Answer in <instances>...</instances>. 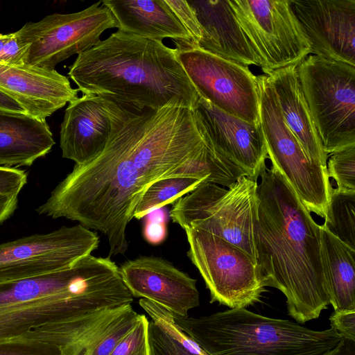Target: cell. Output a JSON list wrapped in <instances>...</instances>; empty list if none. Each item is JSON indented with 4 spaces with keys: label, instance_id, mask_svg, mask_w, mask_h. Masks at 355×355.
<instances>
[{
    "label": "cell",
    "instance_id": "31",
    "mask_svg": "<svg viewBox=\"0 0 355 355\" xmlns=\"http://www.w3.org/2000/svg\"><path fill=\"white\" fill-rule=\"evenodd\" d=\"M178 20L187 32L193 45L198 48L202 30L193 8L183 0H164Z\"/></svg>",
    "mask_w": 355,
    "mask_h": 355
},
{
    "label": "cell",
    "instance_id": "36",
    "mask_svg": "<svg viewBox=\"0 0 355 355\" xmlns=\"http://www.w3.org/2000/svg\"><path fill=\"white\" fill-rule=\"evenodd\" d=\"M0 110L26 113L21 106L14 99L0 91Z\"/></svg>",
    "mask_w": 355,
    "mask_h": 355
},
{
    "label": "cell",
    "instance_id": "22",
    "mask_svg": "<svg viewBox=\"0 0 355 355\" xmlns=\"http://www.w3.org/2000/svg\"><path fill=\"white\" fill-rule=\"evenodd\" d=\"M101 3L113 15L120 31L158 41L171 38L192 43L164 0H104Z\"/></svg>",
    "mask_w": 355,
    "mask_h": 355
},
{
    "label": "cell",
    "instance_id": "27",
    "mask_svg": "<svg viewBox=\"0 0 355 355\" xmlns=\"http://www.w3.org/2000/svg\"><path fill=\"white\" fill-rule=\"evenodd\" d=\"M140 314L126 305L105 331L80 355H110L119 341L134 327Z\"/></svg>",
    "mask_w": 355,
    "mask_h": 355
},
{
    "label": "cell",
    "instance_id": "18",
    "mask_svg": "<svg viewBox=\"0 0 355 355\" xmlns=\"http://www.w3.org/2000/svg\"><path fill=\"white\" fill-rule=\"evenodd\" d=\"M112 131V121L104 100L83 94L69 103L60 126L62 157L83 164L98 155Z\"/></svg>",
    "mask_w": 355,
    "mask_h": 355
},
{
    "label": "cell",
    "instance_id": "34",
    "mask_svg": "<svg viewBox=\"0 0 355 355\" xmlns=\"http://www.w3.org/2000/svg\"><path fill=\"white\" fill-rule=\"evenodd\" d=\"M329 321L331 327L343 338L355 342V310L334 311Z\"/></svg>",
    "mask_w": 355,
    "mask_h": 355
},
{
    "label": "cell",
    "instance_id": "33",
    "mask_svg": "<svg viewBox=\"0 0 355 355\" xmlns=\"http://www.w3.org/2000/svg\"><path fill=\"white\" fill-rule=\"evenodd\" d=\"M158 213L155 210L152 212L145 222L143 234L145 240L152 244L158 245L162 243L167 236V228L165 222L164 214L163 211Z\"/></svg>",
    "mask_w": 355,
    "mask_h": 355
},
{
    "label": "cell",
    "instance_id": "7",
    "mask_svg": "<svg viewBox=\"0 0 355 355\" xmlns=\"http://www.w3.org/2000/svg\"><path fill=\"white\" fill-rule=\"evenodd\" d=\"M297 70L324 153L355 145V66L311 55Z\"/></svg>",
    "mask_w": 355,
    "mask_h": 355
},
{
    "label": "cell",
    "instance_id": "6",
    "mask_svg": "<svg viewBox=\"0 0 355 355\" xmlns=\"http://www.w3.org/2000/svg\"><path fill=\"white\" fill-rule=\"evenodd\" d=\"M257 180L242 175L228 189L203 182L173 204L170 216L183 229L198 228L232 243L255 261Z\"/></svg>",
    "mask_w": 355,
    "mask_h": 355
},
{
    "label": "cell",
    "instance_id": "20",
    "mask_svg": "<svg viewBox=\"0 0 355 355\" xmlns=\"http://www.w3.org/2000/svg\"><path fill=\"white\" fill-rule=\"evenodd\" d=\"M297 64L267 74L275 92L283 119L298 140L308 158L327 169L324 153L299 80Z\"/></svg>",
    "mask_w": 355,
    "mask_h": 355
},
{
    "label": "cell",
    "instance_id": "21",
    "mask_svg": "<svg viewBox=\"0 0 355 355\" xmlns=\"http://www.w3.org/2000/svg\"><path fill=\"white\" fill-rule=\"evenodd\" d=\"M55 144L46 120L0 110V166H28Z\"/></svg>",
    "mask_w": 355,
    "mask_h": 355
},
{
    "label": "cell",
    "instance_id": "19",
    "mask_svg": "<svg viewBox=\"0 0 355 355\" xmlns=\"http://www.w3.org/2000/svg\"><path fill=\"white\" fill-rule=\"evenodd\" d=\"M187 2L193 8L202 30L199 49L245 67H261L229 0Z\"/></svg>",
    "mask_w": 355,
    "mask_h": 355
},
{
    "label": "cell",
    "instance_id": "23",
    "mask_svg": "<svg viewBox=\"0 0 355 355\" xmlns=\"http://www.w3.org/2000/svg\"><path fill=\"white\" fill-rule=\"evenodd\" d=\"M320 228L330 304L334 311L355 310V250Z\"/></svg>",
    "mask_w": 355,
    "mask_h": 355
},
{
    "label": "cell",
    "instance_id": "12",
    "mask_svg": "<svg viewBox=\"0 0 355 355\" xmlns=\"http://www.w3.org/2000/svg\"><path fill=\"white\" fill-rule=\"evenodd\" d=\"M174 42L178 58L200 96L229 114L260 123L257 77L248 67L196 48L191 42Z\"/></svg>",
    "mask_w": 355,
    "mask_h": 355
},
{
    "label": "cell",
    "instance_id": "8",
    "mask_svg": "<svg viewBox=\"0 0 355 355\" xmlns=\"http://www.w3.org/2000/svg\"><path fill=\"white\" fill-rule=\"evenodd\" d=\"M257 77L259 121L268 158L311 213L325 218L332 187L326 168L313 164L286 124L267 75Z\"/></svg>",
    "mask_w": 355,
    "mask_h": 355
},
{
    "label": "cell",
    "instance_id": "1",
    "mask_svg": "<svg viewBox=\"0 0 355 355\" xmlns=\"http://www.w3.org/2000/svg\"><path fill=\"white\" fill-rule=\"evenodd\" d=\"M104 101L112 121L105 147L88 162L75 164L36 211L101 232L110 258L127 251V225L153 182L191 175L220 185L227 168L185 106L172 103L157 110L140 111Z\"/></svg>",
    "mask_w": 355,
    "mask_h": 355
},
{
    "label": "cell",
    "instance_id": "10",
    "mask_svg": "<svg viewBox=\"0 0 355 355\" xmlns=\"http://www.w3.org/2000/svg\"><path fill=\"white\" fill-rule=\"evenodd\" d=\"M95 3L70 14L54 13L36 22H27L15 32L27 46L24 63L54 70L60 62L96 44L107 29L118 28L107 8Z\"/></svg>",
    "mask_w": 355,
    "mask_h": 355
},
{
    "label": "cell",
    "instance_id": "37",
    "mask_svg": "<svg viewBox=\"0 0 355 355\" xmlns=\"http://www.w3.org/2000/svg\"><path fill=\"white\" fill-rule=\"evenodd\" d=\"M13 33L8 34H1L0 33V55L3 52L5 46L8 41L12 37Z\"/></svg>",
    "mask_w": 355,
    "mask_h": 355
},
{
    "label": "cell",
    "instance_id": "29",
    "mask_svg": "<svg viewBox=\"0 0 355 355\" xmlns=\"http://www.w3.org/2000/svg\"><path fill=\"white\" fill-rule=\"evenodd\" d=\"M149 320L140 314L134 327L119 341L110 355H150Z\"/></svg>",
    "mask_w": 355,
    "mask_h": 355
},
{
    "label": "cell",
    "instance_id": "3",
    "mask_svg": "<svg viewBox=\"0 0 355 355\" xmlns=\"http://www.w3.org/2000/svg\"><path fill=\"white\" fill-rule=\"evenodd\" d=\"M114 294L108 262L92 254L53 273L0 282V341L33 340L71 351L83 320L111 307Z\"/></svg>",
    "mask_w": 355,
    "mask_h": 355
},
{
    "label": "cell",
    "instance_id": "5",
    "mask_svg": "<svg viewBox=\"0 0 355 355\" xmlns=\"http://www.w3.org/2000/svg\"><path fill=\"white\" fill-rule=\"evenodd\" d=\"M173 317L176 325L209 355H327L344 339L332 327L313 330L245 308L199 318Z\"/></svg>",
    "mask_w": 355,
    "mask_h": 355
},
{
    "label": "cell",
    "instance_id": "24",
    "mask_svg": "<svg viewBox=\"0 0 355 355\" xmlns=\"http://www.w3.org/2000/svg\"><path fill=\"white\" fill-rule=\"evenodd\" d=\"M139 305L150 318V355H209L176 325L169 311L146 299Z\"/></svg>",
    "mask_w": 355,
    "mask_h": 355
},
{
    "label": "cell",
    "instance_id": "11",
    "mask_svg": "<svg viewBox=\"0 0 355 355\" xmlns=\"http://www.w3.org/2000/svg\"><path fill=\"white\" fill-rule=\"evenodd\" d=\"M266 75L298 64L311 51L288 0H229Z\"/></svg>",
    "mask_w": 355,
    "mask_h": 355
},
{
    "label": "cell",
    "instance_id": "9",
    "mask_svg": "<svg viewBox=\"0 0 355 355\" xmlns=\"http://www.w3.org/2000/svg\"><path fill=\"white\" fill-rule=\"evenodd\" d=\"M184 230L189 245L187 256L202 277L211 303L246 309L261 301L266 289L247 252L209 232L192 227Z\"/></svg>",
    "mask_w": 355,
    "mask_h": 355
},
{
    "label": "cell",
    "instance_id": "2",
    "mask_svg": "<svg viewBox=\"0 0 355 355\" xmlns=\"http://www.w3.org/2000/svg\"><path fill=\"white\" fill-rule=\"evenodd\" d=\"M257 184L255 263L263 287L279 290L299 324L319 318L330 304L320 225L272 164Z\"/></svg>",
    "mask_w": 355,
    "mask_h": 355
},
{
    "label": "cell",
    "instance_id": "16",
    "mask_svg": "<svg viewBox=\"0 0 355 355\" xmlns=\"http://www.w3.org/2000/svg\"><path fill=\"white\" fill-rule=\"evenodd\" d=\"M119 269L132 297L154 302L173 315L187 317L190 309L200 305L196 279L163 258L141 256Z\"/></svg>",
    "mask_w": 355,
    "mask_h": 355
},
{
    "label": "cell",
    "instance_id": "13",
    "mask_svg": "<svg viewBox=\"0 0 355 355\" xmlns=\"http://www.w3.org/2000/svg\"><path fill=\"white\" fill-rule=\"evenodd\" d=\"M99 245L95 232L80 224L62 226L0 244V282L53 273L91 254Z\"/></svg>",
    "mask_w": 355,
    "mask_h": 355
},
{
    "label": "cell",
    "instance_id": "14",
    "mask_svg": "<svg viewBox=\"0 0 355 355\" xmlns=\"http://www.w3.org/2000/svg\"><path fill=\"white\" fill-rule=\"evenodd\" d=\"M193 112L204 140L248 177L257 180L268 158L260 123L229 114L200 96Z\"/></svg>",
    "mask_w": 355,
    "mask_h": 355
},
{
    "label": "cell",
    "instance_id": "17",
    "mask_svg": "<svg viewBox=\"0 0 355 355\" xmlns=\"http://www.w3.org/2000/svg\"><path fill=\"white\" fill-rule=\"evenodd\" d=\"M0 91L17 102L26 114L41 120L76 99L78 92L55 69L26 64H0Z\"/></svg>",
    "mask_w": 355,
    "mask_h": 355
},
{
    "label": "cell",
    "instance_id": "4",
    "mask_svg": "<svg viewBox=\"0 0 355 355\" xmlns=\"http://www.w3.org/2000/svg\"><path fill=\"white\" fill-rule=\"evenodd\" d=\"M68 76L83 94L130 110L178 103L193 111L200 98L175 49L119 30L78 54Z\"/></svg>",
    "mask_w": 355,
    "mask_h": 355
},
{
    "label": "cell",
    "instance_id": "30",
    "mask_svg": "<svg viewBox=\"0 0 355 355\" xmlns=\"http://www.w3.org/2000/svg\"><path fill=\"white\" fill-rule=\"evenodd\" d=\"M0 355H65L58 345L33 340L0 341Z\"/></svg>",
    "mask_w": 355,
    "mask_h": 355
},
{
    "label": "cell",
    "instance_id": "25",
    "mask_svg": "<svg viewBox=\"0 0 355 355\" xmlns=\"http://www.w3.org/2000/svg\"><path fill=\"white\" fill-rule=\"evenodd\" d=\"M207 181L200 178L182 175L160 179L145 191L134 211L133 218L141 219L150 213L172 203Z\"/></svg>",
    "mask_w": 355,
    "mask_h": 355
},
{
    "label": "cell",
    "instance_id": "32",
    "mask_svg": "<svg viewBox=\"0 0 355 355\" xmlns=\"http://www.w3.org/2000/svg\"><path fill=\"white\" fill-rule=\"evenodd\" d=\"M27 178L24 170L0 166V196L18 195L27 183Z\"/></svg>",
    "mask_w": 355,
    "mask_h": 355
},
{
    "label": "cell",
    "instance_id": "26",
    "mask_svg": "<svg viewBox=\"0 0 355 355\" xmlns=\"http://www.w3.org/2000/svg\"><path fill=\"white\" fill-rule=\"evenodd\" d=\"M322 226L355 250V190L332 189Z\"/></svg>",
    "mask_w": 355,
    "mask_h": 355
},
{
    "label": "cell",
    "instance_id": "35",
    "mask_svg": "<svg viewBox=\"0 0 355 355\" xmlns=\"http://www.w3.org/2000/svg\"><path fill=\"white\" fill-rule=\"evenodd\" d=\"M18 205V195L0 196V225L15 212Z\"/></svg>",
    "mask_w": 355,
    "mask_h": 355
},
{
    "label": "cell",
    "instance_id": "15",
    "mask_svg": "<svg viewBox=\"0 0 355 355\" xmlns=\"http://www.w3.org/2000/svg\"><path fill=\"white\" fill-rule=\"evenodd\" d=\"M311 53L355 66V0H290Z\"/></svg>",
    "mask_w": 355,
    "mask_h": 355
},
{
    "label": "cell",
    "instance_id": "28",
    "mask_svg": "<svg viewBox=\"0 0 355 355\" xmlns=\"http://www.w3.org/2000/svg\"><path fill=\"white\" fill-rule=\"evenodd\" d=\"M327 171L338 188L355 190V145L333 153L327 163Z\"/></svg>",
    "mask_w": 355,
    "mask_h": 355
}]
</instances>
